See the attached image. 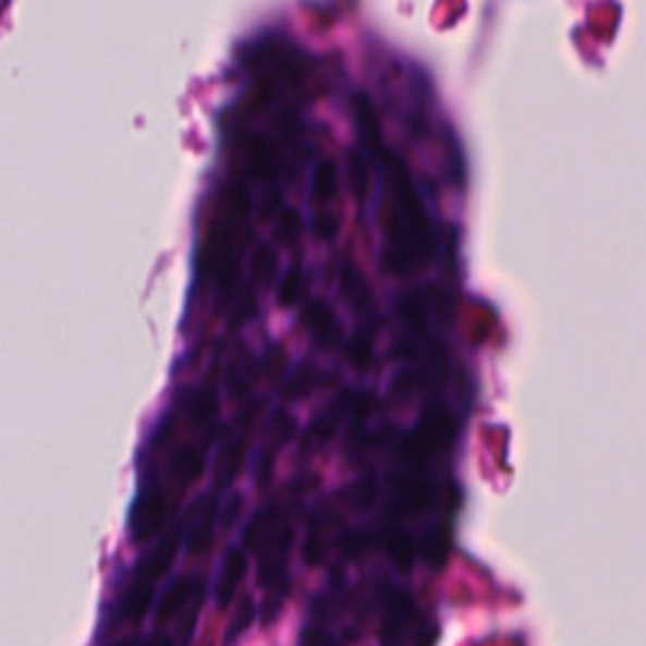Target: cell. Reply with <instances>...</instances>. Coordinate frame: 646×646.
Returning <instances> with one entry per match:
<instances>
[{
    "label": "cell",
    "mask_w": 646,
    "mask_h": 646,
    "mask_svg": "<svg viewBox=\"0 0 646 646\" xmlns=\"http://www.w3.org/2000/svg\"><path fill=\"white\" fill-rule=\"evenodd\" d=\"M167 517V500L159 490H145L139 500L134 502L130 531L134 540H149L162 531Z\"/></svg>",
    "instance_id": "obj_1"
},
{
    "label": "cell",
    "mask_w": 646,
    "mask_h": 646,
    "mask_svg": "<svg viewBox=\"0 0 646 646\" xmlns=\"http://www.w3.org/2000/svg\"><path fill=\"white\" fill-rule=\"evenodd\" d=\"M178 546H180V531L167 533V536L162 538V544L151 550L145 561L137 565L134 576L142 578V581H149V584H155L159 576H164V573L170 571V565L174 563V553H178Z\"/></svg>",
    "instance_id": "obj_2"
},
{
    "label": "cell",
    "mask_w": 646,
    "mask_h": 646,
    "mask_svg": "<svg viewBox=\"0 0 646 646\" xmlns=\"http://www.w3.org/2000/svg\"><path fill=\"white\" fill-rule=\"evenodd\" d=\"M151 601H155V584L149 581L134 578V584L126 588L119 604V619L124 621H142L149 611Z\"/></svg>",
    "instance_id": "obj_3"
},
{
    "label": "cell",
    "mask_w": 646,
    "mask_h": 646,
    "mask_svg": "<svg viewBox=\"0 0 646 646\" xmlns=\"http://www.w3.org/2000/svg\"><path fill=\"white\" fill-rule=\"evenodd\" d=\"M346 172H349V182L351 190L358 203H364L366 195H369V182H371V164L362 149H349L346 157Z\"/></svg>",
    "instance_id": "obj_4"
},
{
    "label": "cell",
    "mask_w": 646,
    "mask_h": 646,
    "mask_svg": "<svg viewBox=\"0 0 646 646\" xmlns=\"http://www.w3.org/2000/svg\"><path fill=\"white\" fill-rule=\"evenodd\" d=\"M195 586H197L195 581H190V578L174 581V584L162 594V601H159V606H157V619L170 621L174 613H178L182 606L190 601V596L195 594Z\"/></svg>",
    "instance_id": "obj_5"
},
{
    "label": "cell",
    "mask_w": 646,
    "mask_h": 646,
    "mask_svg": "<svg viewBox=\"0 0 646 646\" xmlns=\"http://www.w3.org/2000/svg\"><path fill=\"white\" fill-rule=\"evenodd\" d=\"M215 505L210 500L199 502L193 521H190V550H205L210 546V528H212Z\"/></svg>",
    "instance_id": "obj_6"
},
{
    "label": "cell",
    "mask_w": 646,
    "mask_h": 646,
    "mask_svg": "<svg viewBox=\"0 0 646 646\" xmlns=\"http://www.w3.org/2000/svg\"><path fill=\"white\" fill-rule=\"evenodd\" d=\"M333 193H337V164L333 159L324 157L314 170V197L318 203H326Z\"/></svg>",
    "instance_id": "obj_7"
},
{
    "label": "cell",
    "mask_w": 646,
    "mask_h": 646,
    "mask_svg": "<svg viewBox=\"0 0 646 646\" xmlns=\"http://www.w3.org/2000/svg\"><path fill=\"white\" fill-rule=\"evenodd\" d=\"M203 462L205 460H203V454H199V450H193V448L180 450L172 460V475L182 483L195 480V477L203 473Z\"/></svg>",
    "instance_id": "obj_8"
},
{
    "label": "cell",
    "mask_w": 646,
    "mask_h": 646,
    "mask_svg": "<svg viewBox=\"0 0 646 646\" xmlns=\"http://www.w3.org/2000/svg\"><path fill=\"white\" fill-rule=\"evenodd\" d=\"M243 571H245V561H243V556L241 553H230L228 556V561H226V565H222V576H220V588H218V596H220V601L226 604L230 596H233V592H235V586H237V581H241V576H243Z\"/></svg>",
    "instance_id": "obj_9"
},
{
    "label": "cell",
    "mask_w": 646,
    "mask_h": 646,
    "mask_svg": "<svg viewBox=\"0 0 646 646\" xmlns=\"http://www.w3.org/2000/svg\"><path fill=\"white\" fill-rule=\"evenodd\" d=\"M215 410H218V397H215L212 387H207L205 392H199L193 402V419L195 422H207L212 419Z\"/></svg>",
    "instance_id": "obj_10"
},
{
    "label": "cell",
    "mask_w": 646,
    "mask_h": 646,
    "mask_svg": "<svg viewBox=\"0 0 646 646\" xmlns=\"http://www.w3.org/2000/svg\"><path fill=\"white\" fill-rule=\"evenodd\" d=\"M301 230V220L296 212H285L283 220H281V228H278V233H281V237H285V241H291V237H296Z\"/></svg>",
    "instance_id": "obj_11"
},
{
    "label": "cell",
    "mask_w": 646,
    "mask_h": 646,
    "mask_svg": "<svg viewBox=\"0 0 646 646\" xmlns=\"http://www.w3.org/2000/svg\"><path fill=\"white\" fill-rule=\"evenodd\" d=\"M145 646H174V642L170 639V636H164V634H155V636H149Z\"/></svg>",
    "instance_id": "obj_12"
},
{
    "label": "cell",
    "mask_w": 646,
    "mask_h": 646,
    "mask_svg": "<svg viewBox=\"0 0 646 646\" xmlns=\"http://www.w3.org/2000/svg\"><path fill=\"white\" fill-rule=\"evenodd\" d=\"M114 646H134V642L132 639H124V642H117Z\"/></svg>",
    "instance_id": "obj_13"
}]
</instances>
